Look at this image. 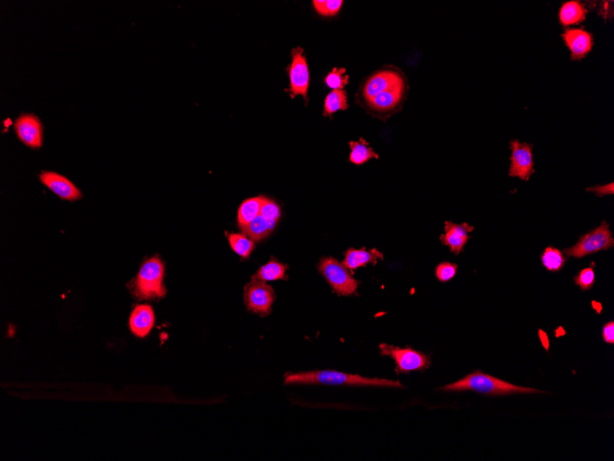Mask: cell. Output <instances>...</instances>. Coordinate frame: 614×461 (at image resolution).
<instances>
[{
	"label": "cell",
	"instance_id": "1",
	"mask_svg": "<svg viewBox=\"0 0 614 461\" xmlns=\"http://www.w3.org/2000/svg\"><path fill=\"white\" fill-rule=\"evenodd\" d=\"M286 385H329L348 387H374V388L403 389L400 381L371 378L360 375L347 374L335 370H318L289 373L285 377Z\"/></svg>",
	"mask_w": 614,
	"mask_h": 461
},
{
	"label": "cell",
	"instance_id": "2",
	"mask_svg": "<svg viewBox=\"0 0 614 461\" xmlns=\"http://www.w3.org/2000/svg\"><path fill=\"white\" fill-rule=\"evenodd\" d=\"M438 391L446 392H475L479 393V394L489 396V397L548 393L537 389L513 385V384L507 382L500 378L483 373L481 370H475L456 382L442 387V388L438 389Z\"/></svg>",
	"mask_w": 614,
	"mask_h": 461
},
{
	"label": "cell",
	"instance_id": "3",
	"mask_svg": "<svg viewBox=\"0 0 614 461\" xmlns=\"http://www.w3.org/2000/svg\"><path fill=\"white\" fill-rule=\"evenodd\" d=\"M164 272L163 262L158 257H153L144 262L135 280V295L140 300H155L165 297Z\"/></svg>",
	"mask_w": 614,
	"mask_h": 461
},
{
	"label": "cell",
	"instance_id": "4",
	"mask_svg": "<svg viewBox=\"0 0 614 461\" xmlns=\"http://www.w3.org/2000/svg\"><path fill=\"white\" fill-rule=\"evenodd\" d=\"M613 246L614 239L610 230V224L603 220L600 226L580 236L574 246L564 249L563 253L573 258L582 259L601 250H609Z\"/></svg>",
	"mask_w": 614,
	"mask_h": 461
},
{
	"label": "cell",
	"instance_id": "5",
	"mask_svg": "<svg viewBox=\"0 0 614 461\" xmlns=\"http://www.w3.org/2000/svg\"><path fill=\"white\" fill-rule=\"evenodd\" d=\"M380 353L383 356H390L397 363L395 372L397 374H409L410 372L426 371L432 365V359L429 354H425L421 351L413 349L412 347L401 348L381 344Z\"/></svg>",
	"mask_w": 614,
	"mask_h": 461
},
{
	"label": "cell",
	"instance_id": "6",
	"mask_svg": "<svg viewBox=\"0 0 614 461\" xmlns=\"http://www.w3.org/2000/svg\"><path fill=\"white\" fill-rule=\"evenodd\" d=\"M318 269L336 294L350 295L356 293L358 281L353 279L346 266L338 260L323 258Z\"/></svg>",
	"mask_w": 614,
	"mask_h": 461
},
{
	"label": "cell",
	"instance_id": "7",
	"mask_svg": "<svg viewBox=\"0 0 614 461\" xmlns=\"http://www.w3.org/2000/svg\"><path fill=\"white\" fill-rule=\"evenodd\" d=\"M510 166L509 175L512 178H519L521 181H529L531 176L535 173L534 170V161L533 155V145L522 143L514 140L510 141Z\"/></svg>",
	"mask_w": 614,
	"mask_h": 461
},
{
	"label": "cell",
	"instance_id": "8",
	"mask_svg": "<svg viewBox=\"0 0 614 461\" xmlns=\"http://www.w3.org/2000/svg\"><path fill=\"white\" fill-rule=\"evenodd\" d=\"M244 298L250 312L266 316L271 312L275 294L271 286L262 281L252 279L245 288Z\"/></svg>",
	"mask_w": 614,
	"mask_h": 461
},
{
	"label": "cell",
	"instance_id": "9",
	"mask_svg": "<svg viewBox=\"0 0 614 461\" xmlns=\"http://www.w3.org/2000/svg\"><path fill=\"white\" fill-rule=\"evenodd\" d=\"M290 76V93L292 98L296 95H302L306 102H308L307 91H308L310 75L308 65L303 50L297 47L292 51V64L288 69Z\"/></svg>",
	"mask_w": 614,
	"mask_h": 461
},
{
	"label": "cell",
	"instance_id": "10",
	"mask_svg": "<svg viewBox=\"0 0 614 461\" xmlns=\"http://www.w3.org/2000/svg\"><path fill=\"white\" fill-rule=\"evenodd\" d=\"M17 137L31 149H40L43 145V126L34 114H25L18 117L14 123Z\"/></svg>",
	"mask_w": 614,
	"mask_h": 461
},
{
	"label": "cell",
	"instance_id": "11",
	"mask_svg": "<svg viewBox=\"0 0 614 461\" xmlns=\"http://www.w3.org/2000/svg\"><path fill=\"white\" fill-rule=\"evenodd\" d=\"M561 37L571 52L572 61H581L587 58L595 44L592 32L584 28H566Z\"/></svg>",
	"mask_w": 614,
	"mask_h": 461
},
{
	"label": "cell",
	"instance_id": "12",
	"mask_svg": "<svg viewBox=\"0 0 614 461\" xmlns=\"http://www.w3.org/2000/svg\"><path fill=\"white\" fill-rule=\"evenodd\" d=\"M39 178L43 185L62 199L74 202V201H78L82 198L81 190L61 174L54 173V171H43L40 174Z\"/></svg>",
	"mask_w": 614,
	"mask_h": 461
},
{
	"label": "cell",
	"instance_id": "13",
	"mask_svg": "<svg viewBox=\"0 0 614 461\" xmlns=\"http://www.w3.org/2000/svg\"><path fill=\"white\" fill-rule=\"evenodd\" d=\"M475 227L468 223L456 224L446 221L445 222L444 234L439 236L442 243L450 248L451 252L458 255L463 252L466 243L470 239L469 233L473 232Z\"/></svg>",
	"mask_w": 614,
	"mask_h": 461
},
{
	"label": "cell",
	"instance_id": "14",
	"mask_svg": "<svg viewBox=\"0 0 614 461\" xmlns=\"http://www.w3.org/2000/svg\"><path fill=\"white\" fill-rule=\"evenodd\" d=\"M407 93L406 79L398 82L383 93L377 94L374 98L368 100L371 109L377 112H389L395 110L403 102Z\"/></svg>",
	"mask_w": 614,
	"mask_h": 461
},
{
	"label": "cell",
	"instance_id": "15",
	"mask_svg": "<svg viewBox=\"0 0 614 461\" xmlns=\"http://www.w3.org/2000/svg\"><path fill=\"white\" fill-rule=\"evenodd\" d=\"M403 79L405 78H404L402 74L397 72V70L378 71V72L374 74L366 81L362 91L363 97L368 102L369 100L374 98L377 94L392 88L393 86L398 83Z\"/></svg>",
	"mask_w": 614,
	"mask_h": 461
},
{
	"label": "cell",
	"instance_id": "16",
	"mask_svg": "<svg viewBox=\"0 0 614 461\" xmlns=\"http://www.w3.org/2000/svg\"><path fill=\"white\" fill-rule=\"evenodd\" d=\"M130 329L135 335L146 337L149 335L155 324V313L149 305L135 307L130 317Z\"/></svg>",
	"mask_w": 614,
	"mask_h": 461
},
{
	"label": "cell",
	"instance_id": "17",
	"mask_svg": "<svg viewBox=\"0 0 614 461\" xmlns=\"http://www.w3.org/2000/svg\"><path fill=\"white\" fill-rule=\"evenodd\" d=\"M589 13L587 5L578 0L564 3L559 11V22L564 27L578 25L587 19Z\"/></svg>",
	"mask_w": 614,
	"mask_h": 461
},
{
	"label": "cell",
	"instance_id": "18",
	"mask_svg": "<svg viewBox=\"0 0 614 461\" xmlns=\"http://www.w3.org/2000/svg\"><path fill=\"white\" fill-rule=\"evenodd\" d=\"M378 259H383V254L376 250H367L364 248L361 250L350 249L345 254L343 264L348 270H356L366 265H376Z\"/></svg>",
	"mask_w": 614,
	"mask_h": 461
},
{
	"label": "cell",
	"instance_id": "19",
	"mask_svg": "<svg viewBox=\"0 0 614 461\" xmlns=\"http://www.w3.org/2000/svg\"><path fill=\"white\" fill-rule=\"evenodd\" d=\"M266 199L267 198L264 196L253 197L250 198V199L245 201L242 203L238 209V221L241 229L246 227L247 225L261 214V210Z\"/></svg>",
	"mask_w": 614,
	"mask_h": 461
},
{
	"label": "cell",
	"instance_id": "20",
	"mask_svg": "<svg viewBox=\"0 0 614 461\" xmlns=\"http://www.w3.org/2000/svg\"><path fill=\"white\" fill-rule=\"evenodd\" d=\"M276 224L273 221L268 220L267 218L259 215L242 230L252 241H259L268 237L273 232Z\"/></svg>",
	"mask_w": 614,
	"mask_h": 461
},
{
	"label": "cell",
	"instance_id": "21",
	"mask_svg": "<svg viewBox=\"0 0 614 461\" xmlns=\"http://www.w3.org/2000/svg\"><path fill=\"white\" fill-rule=\"evenodd\" d=\"M568 262V258L560 250L552 246L545 248L541 255L542 265L552 273H559Z\"/></svg>",
	"mask_w": 614,
	"mask_h": 461
},
{
	"label": "cell",
	"instance_id": "22",
	"mask_svg": "<svg viewBox=\"0 0 614 461\" xmlns=\"http://www.w3.org/2000/svg\"><path fill=\"white\" fill-rule=\"evenodd\" d=\"M286 270H287V266L273 260L267 265L261 266V269L254 274L252 279L262 281V282L285 279Z\"/></svg>",
	"mask_w": 614,
	"mask_h": 461
},
{
	"label": "cell",
	"instance_id": "23",
	"mask_svg": "<svg viewBox=\"0 0 614 461\" xmlns=\"http://www.w3.org/2000/svg\"><path fill=\"white\" fill-rule=\"evenodd\" d=\"M350 161L355 165H362L371 159H378L379 156L371 147H369L367 142L362 138L357 142H350Z\"/></svg>",
	"mask_w": 614,
	"mask_h": 461
},
{
	"label": "cell",
	"instance_id": "24",
	"mask_svg": "<svg viewBox=\"0 0 614 461\" xmlns=\"http://www.w3.org/2000/svg\"><path fill=\"white\" fill-rule=\"evenodd\" d=\"M347 93L343 90H333L325 100L324 116H332L338 111L347 110Z\"/></svg>",
	"mask_w": 614,
	"mask_h": 461
},
{
	"label": "cell",
	"instance_id": "25",
	"mask_svg": "<svg viewBox=\"0 0 614 461\" xmlns=\"http://www.w3.org/2000/svg\"><path fill=\"white\" fill-rule=\"evenodd\" d=\"M229 243L231 245L233 250L242 258H249L254 249V242L252 239L247 238L246 236L233 233L228 236Z\"/></svg>",
	"mask_w": 614,
	"mask_h": 461
},
{
	"label": "cell",
	"instance_id": "26",
	"mask_svg": "<svg viewBox=\"0 0 614 461\" xmlns=\"http://www.w3.org/2000/svg\"><path fill=\"white\" fill-rule=\"evenodd\" d=\"M595 262H592L589 267L584 268L577 276H574L575 286H580L581 290L589 291L594 286L596 282Z\"/></svg>",
	"mask_w": 614,
	"mask_h": 461
},
{
	"label": "cell",
	"instance_id": "27",
	"mask_svg": "<svg viewBox=\"0 0 614 461\" xmlns=\"http://www.w3.org/2000/svg\"><path fill=\"white\" fill-rule=\"evenodd\" d=\"M313 3L317 13L324 17L335 16L343 4L342 0H315Z\"/></svg>",
	"mask_w": 614,
	"mask_h": 461
},
{
	"label": "cell",
	"instance_id": "28",
	"mask_svg": "<svg viewBox=\"0 0 614 461\" xmlns=\"http://www.w3.org/2000/svg\"><path fill=\"white\" fill-rule=\"evenodd\" d=\"M345 73H346V69H339L335 67L325 79L327 87L332 88V90H343L345 86L349 82V76Z\"/></svg>",
	"mask_w": 614,
	"mask_h": 461
},
{
	"label": "cell",
	"instance_id": "29",
	"mask_svg": "<svg viewBox=\"0 0 614 461\" xmlns=\"http://www.w3.org/2000/svg\"><path fill=\"white\" fill-rule=\"evenodd\" d=\"M457 269L458 266L453 262H442L437 265L435 269V276L437 279L442 283H447L456 276Z\"/></svg>",
	"mask_w": 614,
	"mask_h": 461
},
{
	"label": "cell",
	"instance_id": "30",
	"mask_svg": "<svg viewBox=\"0 0 614 461\" xmlns=\"http://www.w3.org/2000/svg\"><path fill=\"white\" fill-rule=\"evenodd\" d=\"M262 217L267 218V220L273 221V222H278L279 218L280 217V209L279 206L277 205L275 202L273 201L268 200V198L266 199L264 206H262L261 210V214Z\"/></svg>",
	"mask_w": 614,
	"mask_h": 461
},
{
	"label": "cell",
	"instance_id": "31",
	"mask_svg": "<svg viewBox=\"0 0 614 461\" xmlns=\"http://www.w3.org/2000/svg\"><path fill=\"white\" fill-rule=\"evenodd\" d=\"M596 194L598 197H603L605 196H613L614 194V183L610 182L604 185H596L589 187L586 190Z\"/></svg>",
	"mask_w": 614,
	"mask_h": 461
},
{
	"label": "cell",
	"instance_id": "32",
	"mask_svg": "<svg viewBox=\"0 0 614 461\" xmlns=\"http://www.w3.org/2000/svg\"><path fill=\"white\" fill-rule=\"evenodd\" d=\"M599 15L604 20H610L613 18V2L602 1L598 3L596 7Z\"/></svg>",
	"mask_w": 614,
	"mask_h": 461
},
{
	"label": "cell",
	"instance_id": "33",
	"mask_svg": "<svg viewBox=\"0 0 614 461\" xmlns=\"http://www.w3.org/2000/svg\"><path fill=\"white\" fill-rule=\"evenodd\" d=\"M602 338L607 345H614V322L609 321L602 328Z\"/></svg>",
	"mask_w": 614,
	"mask_h": 461
}]
</instances>
